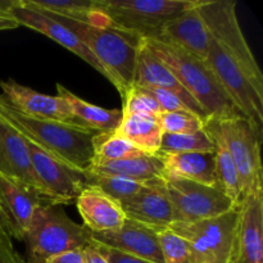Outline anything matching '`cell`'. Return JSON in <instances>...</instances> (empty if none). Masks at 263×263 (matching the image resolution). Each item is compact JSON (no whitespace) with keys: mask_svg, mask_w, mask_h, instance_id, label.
<instances>
[{"mask_svg":"<svg viewBox=\"0 0 263 263\" xmlns=\"http://www.w3.org/2000/svg\"><path fill=\"white\" fill-rule=\"evenodd\" d=\"M144 41L157 58L168 67L187 94L192 95L193 99L204 110L208 120L241 115L205 61L161 41L151 39H144Z\"/></svg>","mask_w":263,"mask_h":263,"instance_id":"obj_3","label":"cell"},{"mask_svg":"<svg viewBox=\"0 0 263 263\" xmlns=\"http://www.w3.org/2000/svg\"><path fill=\"white\" fill-rule=\"evenodd\" d=\"M86 179L87 185L102 190L104 194L116 200L118 204L135 195L144 185L140 182L123 179V177L109 176V175L86 174Z\"/></svg>","mask_w":263,"mask_h":263,"instance_id":"obj_29","label":"cell"},{"mask_svg":"<svg viewBox=\"0 0 263 263\" xmlns=\"http://www.w3.org/2000/svg\"><path fill=\"white\" fill-rule=\"evenodd\" d=\"M92 144H94V158H92L91 167L104 166L110 162L134 158V157L145 154L135 148L130 141L116 135L115 133L95 134Z\"/></svg>","mask_w":263,"mask_h":263,"instance_id":"obj_27","label":"cell"},{"mask_svg":"<svg viewBox=\"0 0 263 263\" xmlns=\"http://www.w3.org/2000/svg\"><path fill=\"white\" fill-rule=\"evenodd\" d=\"M158 122L163 134H190L204 128V121L189 110L164 112Z\"/></svg>","mask_w":263,"mask_h":263,"instance_id":"obj_32","label":"cell"},{"mask_svg":"<svg viewBox=\"0 0 263 263\" xmlns=\"http://www.w3.org/2000/svg\"><path fill=\"white\" fill-rule=\"evenodd\" d=\"M239 211L240 207L197 222H174L168 229L190 244L197 263H228L238 235Z\"/></svg>","mask_w":263,"mask_h":263,"instance_id":"obj_8","label":"cell"},{"mask_svg":"<svg viewBox=\"0 0 263 263\" xmlns=\"http://www.w3.org/2000/svg\"><path fill=\"white\" fill-rule=\"evenodd\" d=\"M109 26L140 39H153L158 31L179 17L197 0H94Z\"/></svg>","mask_w":263,"mask_h":263,"instance_id":"obj_7","label":"cell"},{"mask_svg":"<svg viewBox=\"0 0 263 263\" xmlns=\"http://www.w3.org/2000/svg\"><path fill=\"white\" fill-rule=\"evenodd\" d=\"M7 9L18 25L26 26V27L31 28V30L37 31V32L43 33V35L48 36L49 39L58 43L59 45L68 49L69 51L80 57L82 61L90 64L92 68L97 69L100 74H103L112 84V79L108 74V72L100 64V62L95 58L94 54L90 51V49L69 28H67L63 23H61L54 17L46 14V13L28 7L22 0L8 2Z\"/></svg>","mask_w":263,"mask_h":263,"instance_id":"obj_11","label":"cell"},{"mask_svg":"<svg viewBox=\"0 0 263 263\" xmlns=\"http://www.w3.org/2000/svg\"><path fill=\"white\" fill-rule=\"evenodd\" d=\"M211 139L216 146V170H217L221 189L225 193L226 197L234 203V205L239 208L246 197H244L243 185H241L238 168L225 145L217 138L211 136Z\"/></svg>","mask_w":263,"mask_h":263,"instance_id":"obj_26","label":"cell"},{"mask_svg":"<svg viewBox=\"0 0 263 263\" xmlns=\"http://www.w3.org/2000/svg\"><path fill=\"white\" fill-rule=\"evenodd\" d=\"M91 240V233L66 215L62 205H39L31 217L23 240L27 259L45 261L64 252L82 249Z\"/></svg>","mask_w":263,"mask_h":263,"instance_id":"obj_6","label":"cell"},{"mask_svg":"<svg viewBox=\"0 0 263 263\" xmlns=\"http://www.w3.org/2000/svg\"><path fill=\"white\" fill-rule=\"evenodd\" d=\"M0 263H26V259L15 251L12 238L0 223Z\"/></svg>","mask_w":263,"mask_h":263,"instance_id":"obj_34","label":"cell"},{"mask_svg":"<svg viewBox=\"0 0 263 263\" xmlns=\"http://www.w3.org/2000/svg\"><path fill=\"white\" fill-rule=\"evenodd\" d=\"M0 89L3 91L0 97L23 115L40 120L58 121L79 126L68 103L59 95L51 97L40 94L13 80L0 81Z\"/></svg>","mask_w":263,"mask_h":263,"instance_id":"obj_13","label":"cell"},{"mask_svg":"<svg viewBox=\"0 0 263 263\" xmlns=\"http://www.w3.org/2000/svg\"><path fill=\"white\" fill-rule=\"evenodd\" d=\"M208 135L217 138L230 153L243 185L244 197L263 193L261 161L262 128L246 116L210 118L204 123Z\"/></svg>","mask_w":263,"mask_h":263,"instance_id":"obj_5","label":"cell"},{"mask_svg":"<svg viewBox=\"0 0 263 263\" xmlns=\"http://www.w3.org/2000/svg\"><path fill=\"white\" fill-rule=\"evenodd\" d=\"M228 263H243L241 259V253H240V247H239V238L236 235L235 240H234L233 248H231V253L229 256Z\"/></svg>","mask_w":263,"mask_h":263,"instance_id":"obj_37","label":"cell"},{"mask_svg":"<svg viewBox=\"0 0 263 263\" xmlns=\"http://www.w3.org/2000/svg\"><path fill=\"white\" fill-rule=\"evenodd\" d=\"M126 218L159 231L174 223V212L167 198L162 177L145 182L140 190L120 203Z\"/></svg>","mask_w":263,"mask_h":263,"instance_id":"obj_14","label":"cell"},{"mask_svg":"<svg viewBox=\"0 0 263 263\" xmlns=\"http://www.w3.org/2000/svg\"><path fill=\"white\" fill-rule=\"evenodd\" d=\"M26 5L40 12L77 21L90 26H109L107 17L97 9L94 0H22Z\"/></svg>","mask_w":263,"mask_h":263,"instance_id":"obj_25","label":"cell"},{"mask_svg":"<svg viewBox=\"0 0 263 263\" xmlns=\"http://www.w3.org/2000/svg\"><path fill=\"white\" fill-rule=\"evenodd\" d=\"M133 86L140 87V89L171 90L182 97L193 98L180 85L168 67L163 62L159 61L156 54L149 49L144 39H141L140 45H139Z\"/></svg>","mask_w":263,"mask_h":263,"instance_id":"obj_21","label":"cell"},{"mask_svg":"<svg viewBox=\"0 0 263 263\" xmlns=\"http://www.w3.org/2000/svg\"><path fill=\"white\" fill-rule=\"evenodd\" d=\"M49 15L63 23L90 49L110 76L113 86L120 91L121 97H123L128 87L133 86L136 57L141 39L112 26L98 27L54 14Z\"/></svg>","mask_w":263,"mask_h":263,"instance_id":"obj_4","label":"cell"},{"mask_svg":"<svg viewBox=\"0 0 263 263\" xmlns=\"http://www.w3.org/2000/svg\"><path fill=\"white\" fill-rule=\"evenodd\" d=\"M94 247L97 248V251L104 257L109 263H153L151 261H146V259L140 258V257L133 256V254L125 253V252H121L118 249L110 248V247L103 246V244L97 243V241L91 240Z\"/></svg>","mask_w":263,"mask_h":263,"instance_id":"obj_33","label":"cell"},{"mask_svg":"<svg viewBox=\"0 0 263 263\" xmlns=\"http://www.w3.org/2000/svg\"><path fill=\"white\" fill-rule=\"evenodd\" d=\"M198 10L210 32L205 63L239 112L263 126V74L249 48L233 0H199Z\"/></svg>","mask_w":263,"mask_h":263,"instance_id":"obj_1","label":"cell"},{"mask_svg":"<svg viewBox=\"0 0 263 263\" xmlns=\"http://www.w3.org/2000/svg\"><path fill=\"white\" fill-rule=\"evenodd\" d=\"M216 146L204 128L190 134H163L157 156L179 153H213Z\"/></svg>","mask_w":263,"mask_h":263,"instance_id":"obj_28","label":"cell"},{"mask_svg":"<svg viewBox=\"0 0 263 263\" xmlns=\"http://www.w3.org/2000/svg\"><path fill=\"white\" fill-rule=\"evenodd\" d=\"M174 212V222H197L238 208L217 187L179 177L161 176Z\"/></svg>","mask_w":263,"mask_h":263,"instance_id":"obj_9","label":"cell"},{"mask_svg":"<svg viewBox=\"0 0 263 263\" xmlns=\"http://www.w3.org/2000/svg\"><path fill=\"white\" fill-rule=\"evenodd\" d=\"M59 97L68 103L74 120L81 127L94 131L97 134L115 133L122 121V112L120 109H105L81 99L62 85L57 84Z\"/></svg>","mask_w":263,"mask_h":263,"instance_id":"obj_22","label":"cell"},{"mask_svg":"<svg viewBox=\"0 0 263 263\" xmlns=\"http://www.w3.org/2000/svg\"><path fill=\"white\" fill-rule=\"evenodd\" d=\"M122 100L123 107L121 109L122 116L143 115L158 118L163 113L156 99L140 87H128L122 97Z\"/></svg>","mask_w":263,"mask_h":263,"instance_id":"obj_31","label":"cell"},{"mask_svg":"<svg viewBox=\"0 0 263 263\" xmlns=\"http://www.w3.org/2000/svg\"><path fill=\"white\" fill-rule=\"evenodd\" d=\"M238 238L243 263H263V193L244 198L239 211Z\"/></svg>","mask_w":263,"mask_h":263,"instance_id":"obj_19","label":"cell"},{"mask_svg":"<svg viewBox=\"0 0 263 263\" xmlns=\"http://www.w3.org/2000/svg\"><path fill=\"white\" fill-rule=\"evenodd\" d=\"M82 253H84L85 259H86L87 263H109L97 251L91 240L82 248Z\"/></svg>","mask_w":263,"mask_h":263,"instance_id":"obj_36","label":"cell"},{"mask_svg":"<svg viewBox=\"0 0 263 263\" xmlns=\"http://www.w3.org/2000/svg\"><path fill=\"white\" fill-rule=\"evenodd\" d=\"M0 175L33 190L45 199L31 166L26 139L0 116ZM46 200V199H45ZM48 204L50 203L46 200Z\"/></svg>","mask_w":263,"mask_h":263,"instance_id":"obj_15","label":"cell"},{"mask_svg":"<svg viewBox=\"0 0 263 263\" xmlns=\"http://www.w3.org/2000/svg\"><path fill=\"white\" fill-rule=\"evenodd\" d=\"M151 40L174 45L205 61L210 46V32L198 10V0L194 7L167 22Z\"/></svg>","mask_w":263,"mask_h":263,"instance_id":"obj_17","label":"cell"},{"mask_svg":"<svg viewBox=\"0 0 263 263\" xmlns=\"http://www.w3.org/2000/svg\"><path fill=\"white\" fill-rule=\"evenodd\" d=\"M158 243L164 263H197L190 244L171 229L158 231Z\"/></svg>","mask_w":263,"mask_h":263,"instance_id":"obj_30","label":"cell"},{"mask_svg":"<svg viewBox=\"0 0 263 263\" xmlns=\"http://www.w3.org/2000/svg\"><path fill=\"white\" fill-rule=\"evenodd\" d=\"M91 240L146 261L164 263L158 243V231L128 218L116 230L91 233Z\"/></svg>","mask_w":263,"mask_h":263,"instance_id":"obj_16","label":"cell"},{"mask_svg":"<svg viewBox=\"0 0 263 263\" xmlns=\"http://www.w3.org/2000/svg\"><path fill=\"white\" fill-rule=\"evenodd\" d=\"M161 157L163 159L162 176L179 177V179L221 189L217 170H216V152L167 154Z\"/></svg>","mask_w":263,"mask_h":263,"instance_id":"obj_20","label":"cell"},{"mask_svg":"<svg viewBox=\"0 0 263 263\" xmlns=\"http://www.w3.org/2000/svg\"><path fill=\"white\" fill-rule=\"evenodd\" d=\"M163 172V159L161 156H144L134 157V158L121 159V161L110 162L104 166H92L86 171V174L92 175H109L118 176L131 181L145 182L162 176Z\"/></svg>","mask_w":263,"mask_h":263,"instance_id":"obj_23","label":"cell"},{"mask_svg":"<svg viewBox=\"0 0 263 263\" xmlns=\"http://www.w3.org/2000/svg\"><path fill=\"white\" fill-rule=\"evenodd\" d=\"M26 139V138H25ZM31 166L41 194L50 204H69L87 186L86 172L73 168L26 139Z\"/></svg>","mask_w":263,"mask_h":263,"instance_id":"obj_10","label":"cell"},{"mask_svg":"<svg viewBox=\"0 0 263 263\" xmlns=\"http://www.w3.org/2000/svg\"><path fill=\"white\" fill-rule=\"evenodd\" d=\"M0 116L23 138L73 168L86 172L94 158L92 139L97 133L81 126L26 116L0 97Z\"/></svg>","mask_w":263,"mask_h":263,"instance_id":"obj_2","label":"cell"},{"mask_svg":"<svg viewBox=\"0 0 263 263\" xmlns=\"http://www.w3.org/2000/svg\"><path fill=\"white\" fill-rule=\"evenodd\" d=\"M44 204L40 194L0 175V223L10 238L22 241L33 212Z\"/></svg>","mask_w":263,"mask_h":263,"instance_id":"obj_12","label":"cell"},{"mask_svg":"<svg viewBox=\"0 0 263 263\" xmlns=\"http://www.w3.org/2000/svg\"><path fill=\"white\" fill-rule=\"evenodd\" d=\"M26 263H45V261H36V259H26Z\"/></svg>","mask_w":263,"mask_h":263,"instance_id":"obj_38","label":"cell"},{"mask_svg":"<svg viewBox=\"0 0 263 263\" xmlns=\"http://www.w3.org/2000/svg\"><path fill=\"white\" fill-rule=\"evenodd\" d=\"M115 134L151 156L158 153L163 136L158 118L143 115L122 116V121Z\"/></svg>","mask_w":263,"mask_h":263,"instance_id":"obj_24","label":"cell"},{"mask_svg":"<svg viewBox=\"0 0 263 263\" xmlns=\"http://www.w3.org/2000/svg\"><path fill=\"white\" fill-rule=\"evenodd\" d=\"M76 207L90 233H104L121 228L126 221L116 200L95 186L87 185L76 199Z\"/></svg>","mask_w":263,"mask_h":263,"instance_id":"obj_18","label":"cell"},{"mask_svg":"<svg viewBox=\"0 0 263 263\" xmlns=\"http://www.w3.org/2000/svg\"><path fill=\"white\" fill-rule=\"evenodd\" d=\"M45 263H87L85 259L82 249H74V251L64 252V253L53 256L45 259Z\"/></svg>","mask_w":263,"mask_h":263,"instance_id":"obj_35","label":"cell"}]
</instances>
